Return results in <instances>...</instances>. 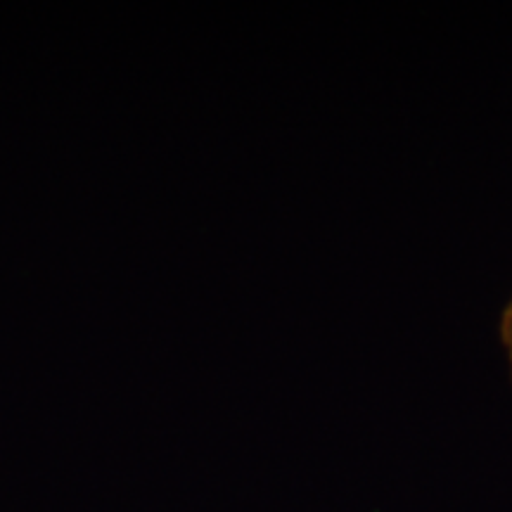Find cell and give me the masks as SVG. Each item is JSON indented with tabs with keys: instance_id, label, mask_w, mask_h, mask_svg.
<instances>
[{
	"instance_id": "6da1fadb",
	"label": "cell",
	"mask_w": 512,
	"mask_h": 512,
	"mask_svg": "<svg viewBox=\"0 0 512 512\" xmlns=\"http://www.w3.org/2000/svg\"><path fill=\"white\" fill-rule=\"evenodd\" d=\"M501 339L503 347L508 351V361H510V375H512V297L508 306H505L503 318H501Z\"/></svg>"
}]
</instances>
